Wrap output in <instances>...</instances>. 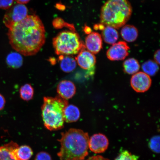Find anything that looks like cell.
<instances>
[{
    "label": "cell",
    "instance_id": "cell-4",
    "mask_svg": "<svg viewBox=\"0 0 160 160\" xmlns=\"http://www.w3.org/2000/svg\"><path fill=\"white\" fill-rule=\"evenodd\" d=\"M68 102L58 96L45 97L42 107V116L45 127L50 131L62 128L64 123V112Z\"/></svg>",
    "mask_w": 160,
    "mask_h": 160
},
{
    "label": "cell",
    "instance_id": "cell-25",
    "mask_svg": "<svg viewBox=\"0 0 160 160\" xmlns=\"http://www.w3.org/2000/svg\"><path fill=\"white\" fill-rule=\"evenodd\" d=\"M14 0H0V9H8L13 6Z\"/></svg>",
    "mask_w": 160,
    "mask_h": 160
},
{
    "label": "cell",
    "instance_id": "cell-11",
    "mask_svg": "<svg viewBox=\"0 0 160 160\" xmlns=\"http://www.w3.org/2000/svg\"><path fill=\"white\" fill-rule=\"evenodd\" d=\"M102 40L100 34L92 32L86 38L85 48L93 54L98 53L102 48Z\"/></svg>",
    "mask_w": 160,
    "mask_h": 160
},
{
    "label": "cell",
    "instance_id": "cell-19",
    "mask_svg": "<svg viewBox=\"0 0 160 160\" xmlns=\"http://www.w3.org/2000/svg\"><path fill=\"white\" fill-rule=\"evenodd\" d=\"M6 62L9 67L14 69L19 68L23 63V59L18 52H12L7 56Z\"/></svg>",
    "mask_w": 160,
    "mask_h": 160
},
{
    "label": "cell",
    "instance_id": "cell-28",
    "mask_svg": "<svg viewBox=\"0 0 160 160\" xmlns=\"http://www.w3.org/2000/svg\"><path fill=\"white\" fill-rule=\"evenodd\" d=\"M154 58L155 62L159 64L160 63V50L159 49L155 52Z\"/></svg>",
    "mask_w": 160,
    "mask_h": 160
},
{
    "label": "cell",
    "instance_id": "cell-3",
    "mask_svg": "<svg viewBox=\"0 0 160 160\" xmlns=\"http://www.w3.org/2000/svg\"><path fill=\"white\" fill-rule=\"evenodd\" d=\"M132 13V8L128 0H107L101 8V22L118 29L126 25Z\"/></svg>",
    "mask_w": 160,
    "mask_h": 160
},
{
    "label": "cell",
    "instance_id": "cell-16",
    "mask_svg": "<svg viewBox=\"0 0 160 160\" xmlns=\"http://www.w3.org/2000/svg\"><path fill=\"white\" fill-rule=\"evenodd\" d=\"M59 60L60 67L62 71L65 72H71L77 67L75 59L69 55H60Z\"/></svg>",
    "mask_w": 160,
    "mask_h": 160
},
{
    "label": "cell",
    "instance_id": "cell-1",
    "mask_svg": "<svg viewBox=\"0 0 160 160\" xmlns=\"http://www.w3.org/2000/svg\"><path fill=\"white\" fill-rule=\"evenodd\" d=\"M7 34L13 48L25 56L36 54L45 42L44 26L36 15H28L9 28Z\"/></svg>",
    "mask_w": 160,
    "mask_h": 160
},
{
    "label": "cell",
    "instance_id": "cell-30",
    "mask_svg": "<svg viewBox=\"0 0 160 160\" xmlns=\"http://www.w3.org/2000/svg\"><path fill=\"white\" fill-rule=\"evenodd\" d=\"M84 31L86 33L88 34V35L89 34L92 32L91 29L90 28L88 27H86L85 28Z\"/></svg>",
    "mask_w": 160,
    "mask_h": 160
},
{
    "label": "cell",
    "instance_id": "cell-20",
    "mask_svg": "<svg viewBox=\"0 0 160 160\" xmlns=\"http://www.w3.org/2000/svg\"><path fill=\"white\" fill-rule=\"evenodd\" d=\"M124 71L129 75L134 74L138 72L140 69L139 62L134 58L126 60L123 63Z\"/></svg>",
    "mask_w": 160,
    "mask_h": 160
},
{
    "label": "cell",
    "instance_id": "cell-22",
    "mask_svg": "<svg viewBox=\"0 0 160 160\" xmlns=\"http://www.w3.org/2000/svg\"><path fill=\"white\" fill-rule=\"evenodd\" d=\"M159 68L158 64L151 60L145 62L142 65V69L143 72L149 76H153L158 71Z\"/></svg>",
    "mask_w": 160,
    "mask_h": 160
},
{
    "label": "cell",
    "instance_id": "cell-15",
    "mask_svg": "<svg viewBox=\"0 0 160 160\" xmlns=\"http://www.w3.org/2000/svg\"><path fill=\"white\" fill-rule=\"evenodd\" d=\"M33 153L32 150L27 145L18 147L12 151V155L16 160H29Z\"/></svg>",
    "mask_w": 160,
    "mask_h": 160
},
{
    "label": "cell",
    "instance_id": "cell-26",
    "mask_svg": "<svg viewBox=\"0 0 160 160\" xmlns=\"http://www.w3.org/2000/svg\"><path fill=\"white\" fill-rule=\"evenodd\" d=\"M35 160H52L51 156L46 152H41L36 156Z\"/></svg>",
    "mask_w": 160,
    "mask_h": 160
},
{
    "label": "cell",
    "instance_id": "cell-13",
    "mask_svg": "<svg viewBox=\"0 0 160 160\" xmlns=\"http://www.w3.org/2000/svg\"><path fill=\"white\" fill-rule=\"evenodd\" d=\"M102 37L106 43L113 45L117 42L119 39V34L117 29L115 28L105 26L102 30Z\"/></svg>",
    "mask_w": 160,
    "mask_h": 160
},
{
    "label": "cell",
    "instance_id": "cell-6",
    "mask_svg": "<svg viewBox=\"0 0 160 160\" xmlns=\"http://www.w3.org/2000/svg\"><path fill=\"white\" fill-rule=\"evenodd\" d=\"M28 9L24 4L18 3L8 9L3 18V23L9 29L27 17Z\"/></svg>",
    "mask_w": 160,
    "mask_h": 160
},
{
    "label": "cell",
    "instance_id": "cell-18",
    "mask_svg": "<svg viewBox=\"0 0 160 160\" xmlns=\"http://www.w3.org/2000/svg\"><path fill=\"white\" fill-rule=\"evenodd\" d=\"M19 146L12 141L0 147V160H16L12 155V151Z\"/></svg>",
    "mask_w": 160,
    "mask_h": 160
},
{
    "label": "cell",
    "instance_id": "cell-7",
    "mask_svg": "<svg viewBox=\"0 0 160 160\" xmlns=\"http://www.w3.org/2000/svg\"><path fill=\"white\" fill-rule=\"evenodd\" d=\"M130 48L125 42L119 41L113 44L108 49L107 55L112 61H121L129 55Z\"/></svg>",
    "mask_w": 160,
    "mask_h": 160
},
{
    "label": "cell",
    "instance_id": "cell-14",
    "mask_svg": "<svg viewBox=\"0 0 160 160\" xmlns=\"http://www.w3.org/2000/svg\"><path fill=\"white\" fill-rule=\"evenodd\" d=\"M121 34L122 38L128 42H134L138 36V31L134 26L125 25L122 27Z\"/></svg>",
    "mask_w": 160,
    "mask_h": 160
},
{
    "label": "cell",
    "instance_id": "cell-2",
    "mask_svg": "<svg viewBox=\"0 0 160 160\" xmlns=\"http://www.w3.org/2000/svg\"><path fill=\"white\" fill-rule=\"evenodd\" d=\"M61 149L58 155L61 160H83L88 154V134L82 130L72 128L61 133Z\"/></svg>",
    "mask_w": 160,
    "mask_h": 160
},
{
    "label": "cell",
    "instance_id": "cell-24",
    "mask_svg": "<svg viewBox=\"0 0 160 160\" xmlns=\"http://www.w3.org/2000/svg\"><path fill=\"white\" fill-rule=\"evenodd\" d=\"M139 157L132 154L128 151H123L121 152L115 160H138Z\"/></svg>",
    "mask_w": 160,
    "mask_h": 160
},
{
    "label": "cell",
    "instance_id": "cell-5",
    "mask_svg": "<svg viewBox=\"0 0 160 160\" xmlns=\"http://www.w3.org/2000/svg\"><path fill=\"white\" fill-rule=\"evenodd\" d=\"M53 45L55 53L59 56L78 54L85 49L78 34L74 31L61 32L53 39Z\"/></svg>",
    "mask_w": 160,
    "mask_h": 160
},
{
    "label": "cell",
    "instance_id": "cell-21",
    "mask_svg": "<svg viewBox=\"0 0 160 160\" xmlns=\"http://www.w3.org/2000/svg\"><path fill=\"white\" fill-rule=\"evenodd\" d=\"M20 97L24 101H29L32 99L34 95V89L29 84H25L20 89Z\"/></svg>",
    "mask_w": 160,
    "mask_h": 160
},
{
    "label": "cell",
    "instance_id": "cell-12",
    "mask_svg": "<svg viewBox=\"0 0 160 160\" xmlns=\"http://www.w3.org/2000/svg\"><path fill=\"white\" fill-rule=\"evenodd\" d=\"M57 91L59 97L68 100L71 98L75 94L76 87L73 82L64 80L58 84Z\"/></svg>",
    "mask_w": 160,
    "mask_h": 160
},
{
    "label": "cell",
    "instance_id": "cell-23",
    "mask_svg": "<svg viewBox=\"0 0 160 160\" xmlns=\"http://www.w3.org/2000/svg\"><path fill=\"white\" fill-rule=\"evenodd\" d=\"M149 147L152 151L156 153H160V136L156 135L150 139Z\"/></svg>",
    "mask_w": 160,
    "mask_h": 160
},
{
    "label": "cell",
    "instance_id": "cell-9",
    "mask_svg": "<svg viewBox=\"0 0 160 160\" xmlns=\"http://www.w3.org/2000/svg\"><path fill=\"white\" fill-rule=\"evenodd\" d=\"M109 140L106 136L102 133L95 134L89 139V148L95 153L104 152L108 147Z\"/></svg>",
    "mask_w": 160,
    "mask_h": 160
},
{
    "label": "cell",
    "instance_id": "cell-29",
    "mask_svg": "<svg viewBox=\"0 0 160 160\" xmlns=\"http://www.w3.org/2000/svg\"><path fill=\"white\" fill-rule=\"evenodd\" d=\"M18 3L25 4L29 2L30 0H15Z\"/></svg>",
    "mask_w": 160,
    "mask_h": 160
},
{
    "label": "cell",
    "instance_id": "cell-27",
    "mask_svg": "<svg viewBox=\"0 0 160 160\" xmlns=\"http://www.w3.org/2000/svg\"><path fill=\"white\" fill-rule=\"evenodd\" d=\"M5 103L6 101L4 97L0 93V111L4 108Z\"/></svg>",
    "mask_w": 160,
    "mask_h": 160
},
{
    "label": "cell",
    "instance_id": "cell-17",
    "mask_svg": "<svg viewBox=\"0 0 160 160\" xmlns=\"http://www.w3.org/2000/svg\"><path fill=\"white\" fill-rule=\"evenodd\" d=\"M80 117L79 110L76 106L68 105L64 112V119L67 123H72L78 120Z\"/></svg>",
    "mask_w": 160,
    "mask_h": 160
},
{
    "label": "cell",
    "instance_id": "cell-10",
    "mask_svg": "<svg viewBox=\"0 0 160 160\" xmlns=\"http://www.w3.org/2000/svg\"><path fill=\"white\" fill-rule=\"evenodd\" d=\"M78 54L75 60L79 67L84 69L93 72L96 63L94 55L85 49L82 50Z\"/></svg>",
    "mask_w": 160,
    "mask_h": 160
},
{
    "label": "cell",
    "instance_id": "cell-8",
    "mask_svg": "<svg viewBox=\"0 0 160 160\" xmlns=\"http://www.w3.org/2000/svg\"><path fill=\"white\" fill-rule=\"evenodd\" d=\"M152 80L150 76L143 72L134 74L131 80L132 88L138 92L143 93L147 91L151 87Z\"/></svg>",
    "mask_w": 160,
    "mask_h": 160
}]
</instances>
